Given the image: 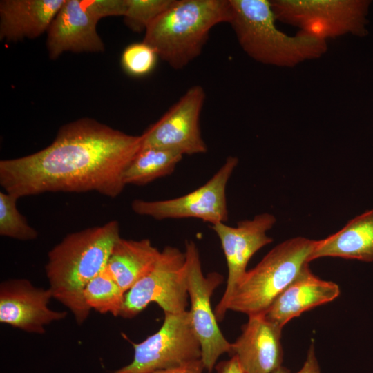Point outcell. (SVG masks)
I'll return each instance as SVG.
<instances>
[{"mask_svg":"<svg viewBox=\"0 0 373 373\" xmlns=\"http://www.w3.org/2000/svg\"><path fill=\"white\" fill-rule=\"evenodd\" d=\"M121 238L119 224L111 220L66 235L48 253L45 273L52 298L66 307L78 325L88 318L84 291L107 265Z\"/></svg>","mask_w":373,"mask_h":373,"instance_id":"7a4b0ae2","label":"cell"},{"mask_svg":"<svg viewBox=\"0 0 373 373\" xmlns=\"http://www.w3.org/2000/svg\"><path fill=\"white\" fill-rule=\"evenodd\" d=\"M323 257L373 262V209L352 218L335 233L316 240L311 261Z\"/></svg>","mask_w":373,"mask_h":373,"instance_id":"ac0fdd59","label":"cell"},{"mask_svg":"<svg viewBox=\"0 0 373 373\" xmlns=\"http://www.w3.org/2000/svg\"><path fill=\"white\" fill-rule=\"evenodd\" d=\"M161 251L149 239H124L115 243L106 267L126 293L145 276L157 261Z\"/></svg>","mask_w":373,"mask_h":373,"instance_id":"d6986e66","label":"cell"},{"mask_svg":"<svg viewBox=\"0 0 373 373\" xmlns=\"http://www.w3.org/2000/svg\"><path fill=\"white\" fill-rule=\"evenodd\" d=\"M17 200L10 193L0 192V235L23 241L35 240L38 232L18 210Z\"/></svg>","mask_w":373,"mask_h":373,"instance_id":"7402d4cb","label":"cell"},{"mask_svg":"<svg viewBox=\"0 0 373 373\" xmlns=\"http://www.w3.org/2000/svg\"><path fill=\"white\" fill-rule=\"evenodd\" d=\"M142 136L95 119L64 124L53 142L23 157L0 161V184L17 198L48 192L95 191L117 197L124 174L141 149Z\"/></svg>","mask_w":373,"mask_h":373,"instance_id":"6da1fadb","label":"cell"},{"mask_svg":"<svg viewBox=\"0 0 373 373\" xmlns=\"http://www.w3.org/2000/svg\"><path fill=\"white\" fill-rule=\"evenodd\" d=\"M274 373H291L290 371L284 367H280ZM296 373H321L319 365L316 356L314 343L310 345L307 352V358L303 363V367L299 371Z\"/></svg>","mask_w":373,"mask_h":373,"instance_id":"484cf974","label":"cell"},{"mask_svg":"<svg viewBox=\"0 0 373 373\" xmlns=\"http://www.w3.org/2000/svg\"><path fill=\"white\" fill-rule=\"evenodd\" d=\"M49 288L35 286L26 278H10L0 283V322L23 332L43 334L46 327L64 320L67 311L50 308Z\"/></svg>","mask_w":373,"mask_h":373,"instance_id":"4fadbf2b","label":"cell"},{"mask_svg":"<svg viewBox=\"0 0 373 373\" xmlns=\"http://www.w3.org/2000/svg\"><path fill=\"white\" fill-rule=\"evenodd\" d=\"M339 294L340 288L336 283L321 279L307 266L278 296L265 315L283 327L302 313L329 303Z\"/></svg>","mask_w":373,"mask_h":373,"instance_id":"2e32d148","label":"cell"},{"mask_svg":"<svg viewBox=\"0 0 373 373\" xmlns=\"http://www.w3.org/2000/svg\"><path fill=\"white\" fill-rule=\"evenodd\" d=\"M238 164L236 157H228L217 172L203 185L184 195L163 200L135 199L132 210L138 215L161 220L197 218L211 225L228 220L226 189Z\"/></svg>","mask_w":373,"mask_h":373,"instance_id":"30bf717a","label":"cell"},{"mask_svg":"<svg viewBox=\"0 0 373 373\" xmlns=\"http://www.w3.org/2000/svg\"><path fill=\"white\" fill-rule=\"evenodd\" d=\"M160 328L140 343H133L132 361L111 373H151L202 363L201 347L188 310L164 314Z\"/></svg>","mask_w":373,"mask_h":373,"instance_id":"52a82bcc","label":"cell"},{"mask_svg":"<svg viewBox=\"0 0 373 373\" xmlns=\"http://www.w3.org/2000/svg\"><path fill=\"white\" fill-rule=\"evenodd\" d=\"M248 318L241 334L231 343L229 354L237 358L245 373H274L283 363V327L265 314Z\"/></svg>","mask_w":373,"mask_h":373,"instance_id":"5bb4252c","label":"cell"},{"mask_svg":"<svg viewBox=\"0 0 373 373\" xmlns=\"http://www.w3.org/2000/svg\"><path fill=\"white\" fill-rule=\"evenodd\" d=\"M204 370L202 363H199L186 367L157 370L151 373H203Z\"/></svg>","mask_w":373,"mask_h":373,"instance_id":"83f0119b","label":"cell"},{"mask_svg":"<svg viewBox=\"0 0 373 373\" xmlns=\"http://www.w3.org/2000/svg\"><path fill=\"white\" fill-rule=\"evenodd\" d=\"M316 240L303 236L277 245L237 285L228 311L251 316L265 314L278 296L311 262Z\"/></svg>","mask_w":373,"mask_h":373,"instance_id":"5b68a950","label":"cell"},{"mask_svg":"<svg viewBox=\"0 0 373 373\" xmlns=\"http://www.w3.org/2000/svg\"><path fill=\"white\" fill-rule=\"evenodd\" d=\"M97 23L83 0H66L47 31L50 59H57L66 52H103L104 44L97 32Z\"/></svg>","mask_w":373,"mask_h":373,"instance_id":"9a60e30c","label":"cell"},{"mask_svg":"<svg viewBox=\"0 0 373 373\" xmlns=\"http://www.w3.org/2000/svg\"><path fill=\"white\" fill-rule=\"evenodd\" d=\"M230 19L229 0H173L147 28L143 41L180 70L201 54L211 30Z\"/></svg>","mask_w":373,"mask_h":373,"instance_id":"277c9868","label":"cell"},{"mask_svg":"<svg viewBox=\"0 0 373 373\" xmlns=\"http://www.w3.org/2000/svg\"><path fill=\"white\" fill-rule=\"evenodd\" d=\"M157 58L156 51L144 41L133 43L126 46L121 57L124 70L133 77H143L151 73Z\"/></svg>","mask_w":373,"mask_h":373,"instance_id":"cb8c5ba5","label":"cell"},{"mask_svg":"<svg viewBox=\"0 0 373 373\" xmlns=\"http://www.w3.org/2000/svg\"><path fill=\"white\" fill-rule=\"evenodd\" d=\"M173 0H126L125 24L133 31H146L151 23L164 12Z\"/></svg>","mask_w":373,"mask_h":373,"instance_id":"603a6c76","label":"cell"},{"mask_svg":"<svg viewBox=\"0 0 373 373\" xmlns=\"http://www.w3.org/2000/svg\"><path fill=\"white\" fill-rule=\"evenodd\" d=\"M153 303L159 305L164 314L186 311V255L177 247H165L151 270L125 294L119 316L133 318Z\"/></svg>","mask_w":373,"mask_h":373,"instance_id":"ba28073f","label":"cell"},{"mask_svg":"<svg viewBox=\"0 0 373 373\" xmlns=\"http://www.w3.org/2000/svg\"><path fill=\"white\" fill-rule=\"evenodd\" d=\"M233 30L242 50L254 60L278 67H294L320 58L327 41L298 33L289 36L277 28L270 1L229 0Z\"/></svg>","mask_w":373,"mask_h":373,"instance_id":"3957f363","label":"cell"},{"mask_svg":"<svg viewBox=\"0 0 373 373\" xmlns=\"http://www.w3.org/2000/svg\"><path fill=\"white\" fill-rule=\"evenodd\" d=\"M276 19L298 33L327 41L347 34H367L368 0L270 1Z\"/></svg>","mask_w":373,"mask_h":373,"instance_id":"8992f818","label":"cell"},{"mask_svg":"<svg viewBox=\"0 0 373 373\" xmlns=\"http://www.w3.org/2000/svg\"><path fill=\"white\" fill-rule=\"evenodd\" d=\"M215 369L216 373H245L235 356L218 363Z\"/></svg>","mask_w":373,"mask_h":373,"instance_id":"4316f807","label":"cell"},{"mask_svg":"<svg viewBox=\"0 0 373 373\" xmlns=\"http://www.w3.org/2000/svg\"><path fill=\"white\" fill-rule=\"evenodd\" d=\"M187 290L191 307L188 310L193 330L199 341L204 370L211 373L222 354L230 353L231 343L222 334L211 299L223 283L222 274L213 271L204 275L198 248L193 240L185 242Z\"/></svg>","mask_w":373,"mask_h":373,"instance_id":"9c48e42d","label":"cell"},{"mask_svg":"<svg viewBox=\"0 0 373 373\" xmlns=\"http://www.w3.org/2000/svg\"><path fill=\"white\" fill-rule=\"evenodd\" d=\"M66 0H2L0 39L17 42L48 31Z\"/></svg>","mask_w":373,"mask_h":373,"instance_id":"e0dca14e","label":"cell"},{"mask_svg":"<svg viewBox=\"0 0 373 373\" xmlns=\"http://www.w3.org/2000/svg\"><path fill=\"white\" fill-rule=\"evenodd\" d=\"M184 155L167 149H141L124 174L125 185L143 186L170 175Z\"/></svg>","mask_w":373,"mask_h":373,"instance_id":"ffe728a7","label":"cell"},{"mask_svg":"<svg viewBox=\"0 0 373 373\" xmlns=\"http://www.w3.org/2000/svg\"><path fill=\"white\" fill-rule=\"evenodd\" d=\"M90 14L98 21L110 16L124 17L126 0H83Z\"/></svg>","mask_w":373,"mask_h":373,"instance_id":"d4e9b609","label":"cell"},{"mask_svg":"<svg viewBox=\"0 0 373 373\" xmlns=\"http://www.w3.org/2000/svg\"><path fill=\"white\" fill-rule=\"evenodd\" d=\"M276 222L273 214L262 213L252 219L239 221L236 227L227 225L225 222L211 225L220 240L228 269L225 290L214 309L218 322L224 318L232 294L247 272L251 257L261 248L272 242L273 239L267 235V231Z\"/></svg>","mask_w":373,"mask_h":373,"instance_id":"7c38bea8","label":"cell"},{"mask_svg":"<svg viewBox=\"0 0 373 373\" xmlns=\"http://www.w3.org/2000/svg\"><path fill=\"white\" fill-rule=\"evenodd\" d=\"M206 95L200 85L184 94L142 135L141 149L154 147L184 155L204 153L207 146L200 128Z\"/></svg>","mask_w":373,"mask_h":373,"instance_id":"8fae6325","label":"cell"},{"mask_svg":"<svg viewBox=\"0 0 373 373\" xmlns=\"http://www.w3.org/2000/svg\"><path fill=\"white\" fill-rule=\"evenodd\" d=\"M125 294L106 267L88 283L84 291V298L90 309L102 314L119 316Z\"/></svg>","mask_w":373,"mask_h":373,"instance_id":"44dd1931","label":"cell"}]
</instances>
